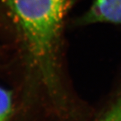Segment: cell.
<instances>
[{
  "label": "cell",
  "mask_w": 121,
  "mask_h": 121,
  "mask_svg": "<svg viewBox=\"0 0 121 121\" xmlns=\"http://www.w3.org/2000/svg\"><path fill=\"white\" fill-rule=\"evenodd\" d=\"M13 108V96L10 91L0 86V121H8Z\"/></svg>",
  "instance_id": "277c9868"
},
{
  "label": "cell",
  "mask_w": 121,
  "mask_h": 121,
  "mask_svg": "<svg viewBox=\"0 0 121 121\" xmlns=\"http://www.w3.org/2000/svg\"><path fill=\"white\" fill-rule=\"evenodd\" d=\"M97 121H121V90Z\"/></svg>",
  "instance_id": "3957f363"
},
{
  "label": "cell",
  "mask_w": 121,
  "mask_h": 121,
  "mask_svg": "<svg viewBox=\"0 0 121 121\" xmlns=\"http://www.w3.org/2000/svg\"><path fill=\"white\" fill-rule=\"evenodd\" d=\"M99 23L121 24V0H92L88 10L79 18V24Z\"/></svg>",
  "instance_id": "7a4b0ae2"
},
{
  "label": "cell",
  "mask_w": 121,
  "mask_h": 121,
  "mask_svg": "<svg viewBox=\"0 0 121 121\" xmlns=\"http://www.w3.org/2000/svg\"><path fill=\"white\" fill-rule=\"evenodd\" d=\"M74 0H1L26 72L50 93L60 81L65 19Z\"/></svg>",
  "instance_id": "6da1fadb"
}]
</instances>
